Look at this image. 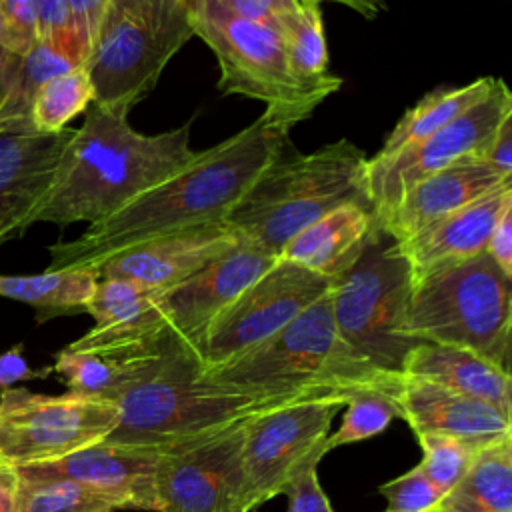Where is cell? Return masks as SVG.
Wrapping results in <instances>:
<instances>
[{
	"instance_id": "obj_1",
	"label": "cell",
	"mask_w": 512,
	"mask_h": 512,
	"mask_svg": "<svg viewBox=\"0 0 512 512\" xmlns=\"http://www.w3.org/2000/svg\"><path fill=\"white\" fill-rule=\"evenodd\" d=\"M288 132L264 112L240 132L200 150L74 240L48 248L46 270H92L146 240L224 222L254 178L284 150Z\"/></svg>"
},
{
	"instance_id": "obj_2",
	"label": "cell",
	"mask_w": 512,
	"mask_h": 512,
	"mask_svg": "<svg viewBox=\"0 0 512 512\" xmlns=\"http://www.w3.org/2000/svg\"><path fill=\"white\" fill-rule=\"evenodd\" d=\"M190 128L192 120L168 132L142 134L128 124V114L90 104L30 224L68 226L106 218L194 158Z\"/></svg>"
},
{
	"instance_id": "obj_3",
	"label": "cell",
	"mask_w": 512,
	"mask_h": 512,
	"mask_svg": "<svg viewBox=\"0 0 512 512\" xmlns=\"http://www.w3.org/2000/svg\"><path fill=\"white\" fill-rule=\"evenodd\" d=\"M114 402L118 424L106 442L162 452L298 400L254 396L212 380L198 352L172 336L146 374Z\"/></svg>"
},
{
	"instance_id": "obj_4",
	"label": "cell",
	"mask_w": 512,
	"mask_h": 512,
	"mask_svg": "<svg viewBox=\"0 0 512 512\" xmlns=\"http://www.w3.org/2000/svg\"><path fill=\"white\" fill-rule=\"evenodd\" d=\"M366 162L368 156L348 138L306 154L282 150L230 208L224 224L278 258L296 234L332 210L350 202L370 208Z\"/></svg>"
},
{
	"instance_id": "obj_5",
	"label": "cell",
	"mask_w": 512,
	"mask_h": 512,
	"mask_svg": "<svg viewBox=\"0 0 512 512\" xmlns=\"http://www.w3.org/2000/svg\"><path fill=\"white\" fill-rule=\"evenodd\" d=\"M236 390L286 400H340L360 390H376L384 372L362 362L338 336L330 294H324L288 326L236 360L204 368Z\"/></svg>"
},
{
	"instance_id": "obj_6",
	"label": "cell",
	"mask_w": 512,
	"mask_h": 512,
	"mask_svg": "<svg viewBox=\"0 0 512 512\" xmlns=\"http://www.w3.org/2000/svg\"><path fill=\"white\" fill-rule=\"evenodd\" d=\"M406 332L470 350L510 372L512 278L486 254L414 280Z\"/></svg>"
},
{
	"instance_id": "obj_7",
	"label": "cell",
	"mask_w": 512,
	"mask_h": 512,
	"mask_svg": "<svg viewBox=\"0 0 512 512\" xmlns=\"http://www.w3.org/2000/svg\"><path fill=\"white\" fill-rule=\"evenodd\" d=\"M192 36L188 0H106L84 62L92 104L128 114Z\"/></svg>"
},
{
	"instance_id": "obj_8",
	"label": "cell",
	"mask_w": 512,
	"mask_h": 512,
	"mask_svg": "<svg viewBox=\"0 0 512 512\" xmlns=\"http://www.w3.org/2000/svg\"><path fill=\"white\" fill-rule=\"evenodd\" d=\"M412 270L396 242L378 230L358 260L330 286L338 336L370 368L400 374L418 344L406 332Z\"/></svg>"
},
{
	"instance_id": "obj_9",
	"label": "cell",
	"mask_w": 512,
	"mask_h": 512,
	"mask_svg": "<svg viewBox=\"0 0 512 512\" xmlns=\"http://www.w3.org/2000/svg\"><path fill=\"white\" fill-rule=\"evenodd\" d=\"M194 36L216 56L218 88L260 100L264 114L290 130L306 120L334 88L294 78L280 34L268 26L228 16L206 0H188Z\"/></svg>"
},
{
	"instance_id": "obj_10",
	"label": "cell",
	"mask_w": 512,
	"mask_h": 512,
	"mask_svg": "<svg viewBox=\"0 0 512 512\" xmlns=\"http://www.w3.org/2000/svg\"><path fill=\"white\" fill-rule=\"evenodd\" d=\"M118 424L112 400L66 392L36 394L24 386L0 392V464L54 462L108 438Z\"/></svg>"
},
{
	"instance_id": "obj_11",
	"label": "cell",
	"mask_w": 512,
	"mask_h": 512,
	"mask_svg": "<svg viewBox=\"0 0 512 512\" xmlns=\"http://www.w3.org/2000/svg\"><path fill=\"white\" fill-rule=\"evenodd\" d=\"M340 400H298L244 424L242 468L252 508L284 494L286 486L324 458Z\"/></svg>"
},
{
	"instance_id": "obj_12",
	"label": "cell",
	"mask_w": 512,
	"mask_h": 512,
	"mask_svg": "<svg viewBox=\"0 0 512 512\" xmlns=\"http://www.w3.org/2000/svg\"><path fill=\"white\" fill-rule=\"evenodd\" d=\"M330 286L332 280L278 258L206 328L198 344L202 366H224L266 342L328 294Z\"/></svg>"
},
{
	"instance_id": "obj_13",
	"label": "cell",
	"mask_w": 512,
	"mask_h": 512,
	"mask_svg": "<svg viewBox=\"0 0 512 512\" xmlns=\"http://www.w3.org/2000/svg\"><path fill=\"white\" fill-rule=\"evenodd\" d=\"M512 114V94L502 78L470 110L442 130L386 158H368L366 180L374 220L378 222L392 204L416 182L454 164L476 160L478 152Z\"/></svg>"
},
{
	"instance_id": "obj_14",
	"label": "cell",
	"mask_w": 512,
	"mask_h": 512,
	"mask_svg": "<svg viewBox=\"0 0 512 512\" xmlns=\"http://www.w3.org/2000/svg\"><path fill=\"white\" fill-rule=\"evenodd\" d=\"M246 422L158 452L156 490L160 512L252 510L242 468Z\"/></svg>"
},
{
	"instance_id": "obj_15",
	"label": "cell",
	"mask_w": 512,
	"mask_h": 512,
	"mask_svg": "<svg viewBox=\"0 0 512 512\" xmlns=\"http://www.w3.org/2000/svg\"><path fill=\"white\" fill-rule=\"evenodd\" d=\"M276 260L262 248L240 240L186 280L158 294V310L166 330L198 352L212 320L268 272Z\"/></svg>"
},
{
	"instance_id": "obj_16",
	"label": "cell",
	"mask_w": 512,
	"mask_h": 512,
	"mask_svg": "<svg viewBox=\"0 0 512 512\" xmlns=\"http://www.w3.org/2000/svg\"><path fill=\"white\" fill-rule=\"evenodd\" d=\"M156 462L158 452L152 448L102 440L54 462L16 470L22 482H76L112 502L116 510L160 512Z\"/></svg>"
},
{
	"instance_id": "obj_17",
	"label": "cell",
	"mask_w": 512,
	"mask_h": 512,
	"mask_svg": "<svg viewBox=\"0 0 512 512\" xmlns=\"http://www.w3.org/2000/svg\"><path fill=\"white\" fill-rule=\"evenodd\" d=\"M160 292L130 280L98 278L86 304L94 326L66 348L108 358L156 350L170 336L158 310Z\"/></svg>"
},
{
	"instance_id": "obj_18",
	"label": "cell",
	"mask_w": 512,
	"mask_h": 512,
	"mask_svg": "<svg viewBox=\"0 0 512 512\" xmlns=\"http://www.w3.org/2000/svg\"><path fill=\"white\" fill-rule=\"evenodd\" d=\"M376 390L392 404L396 418L412 428L414 436L492 440L512 432V420L494 406L426 380L384 374Z\"/></svg>"
},
{
	"instance_id": "obj_19",
	"label": "cell",
	"mask_w": 512,
	"mask_h": 512,
	"mask_svg": "<svg viewBox=\"0 0 512 512\" xmlns=\"http://www.w3.org/2000/svg\"><path fill=\"white\" fill-rule=\"evenodd\" d=\"M70 136L68 128L46 134L34 126H0V246L32 226Z\"/></svg>"
},
{
	"instance_id": "obj_20",
	"label": "cell",
	"mask_w": 512,
	"mask_h": 512,
	"mask_svg": "<svg viewBox=\"0 0 512 512\" xmlns=\"http://www.w3.org/2000/svg\"><path fill=\"white\" fill-rule=\"evenodd\" d=\"M240 238L224 222L164 234L104 260L98 278H120L166 290L236 246Z\"/></svg>"
},
{
	"instance_id": "obj_21",
	"label": "cell",
	"mask_w": 512,
	"mask_h": 512,
	"mask_svg": "<svg viewBox=\"0 0 512 512\" xmlns=\"http://www.w3.org/2000/svg\"><path fill=\"white\" fill-rule=\"evenodd\" d=\"M508 184L512 178L500 176L476 160H466L410 186L376 226L394 242H404L440 218Z\"/></svg>"
},
{
	"instance_id": "obj_22",
	"label": "cell",
	"mask_w": 512,
	"mask_h": 512,
	"mask_svg": "<svg viewBox=\"0 0 512 512\" xmlns=\"http://www.w3.org/2000/svg\"><path fill=\"white\" fill-rule=\"evenodd\" d=\"M512 202V184L482 196L464 208L440 218L404 242H396L406 256L412 278L434 270L460 264L486 252L488 238L502 214Z\"/></svg>"
},
{
	"instance_id": "obj_23",
	"label": "cell",
	"mask_w": 512,
	"mask_h": 512,
	"mask_svg": "<svg viewBox=\"0 0 512 512\" xmlns=\"http://www.w3.org/2000/svg\"><path fill=\"white\" fill-rule=\"evenodd\" d=\"M378 230L372 210L350 202L296 234L278 258L336 280L358 260Z\"/></svg>"
},
{
	"instance_id": "obj_24",
	"label": "cell",
	"mask_w": 512,
	"mask_h": 512,
	"mask_svg": "<svg viewBox=\"0 0 512 512\" xmlns=\"http://www.w3.org/2000/svg\"><path fill=\"white\" fill-rule=\"evenodd\" d=\"M400 374L450 388L494 406L508 418L512 416L510 372L470 350L418 342L406 354Z\"/></svg>"
},
{
	"instance_id": "obj_25",
	"label": "cell",
	"mask_w": 512,
	"mask_h": 512,
	"mask_svg": "<svg viewBox=\"0 0 512 512\" xmlns=\"http://www.w3.org/2000/svg\"><path fill=\"white\" fill-rule=\"evenodd\" d=\"M438 508L446 512H512V432L480 448Z\"/></svg>"
},
{
	"instance_id": "obj_26",
	"label": "cell",
	"mask_w": 512,
	"mask_h": 512,
	"mask_svg": "<svg viewBox=\"0 0 512 512\" xmlns=\"http://www.w3.org/2000/svg\"><path fill=\"white\" fill-rule=\"evenodd\" d=\"M494 84V76H482L466 86L436 88L428 92L424 98H420L412 108L404 112V116L396 122L392 132L386 136L382 148L374 156L386 158L412 144L422 142L424 138L442 130L454 118L470 110L482 98H486Z\"/></svg>"
},
{
	"instance_id": "obj_27",
	"label": "cell",
	"mask_w": 512,
	"mask_h": 512,
	"mask_svg": "<svg viewBox=\"0 0 512 512\" xmlns=\"http://www.w3.org/2000/svg\"><path fill=\"white\" fill-rule=\"evenodd\" d=\"M170 338L172 334L152 352L126 358H108L94 352L64 348L56 354L52 372L62 378V382L68 386V392L106 398L114 402L124 388H128L146 374L152 360L164 350Z\"/></svg>"
},
{
	"instance_id": "obj_28",
	"label": "cell",
	"mask_w": 512,
	"mask_h": 512,
	"mask_svg": "<svg viewBox=\"0 0 512 512\" xmlns=\"http://www.w3.org/2000/svg\"><path fill=\"white\" fill-rule=\"evenodd\" d=\"M98 274L92 270H46L30 276L0 274V296L30 304L38 322L86 312Z\"/></svg>"
},
{
	"instance_id": "obj_29",
	"label": "cell",
	"mask_w": 512,
	"mask_h": 512,
	"mask_svg": "<svg viewBox=\"0 0 512 512\" xmlns=\"http://www.w3.org/2000/svg\"><path fill=\"white\" fill-rule=\"evenodd\" d=\"M278 34L296 80L308 86L340 88L342 80L328 72V44L318 2H300L298 10L282 24Z\"/></svg>"
},
{
	"instance_id": "obj_30",
	"label": "cell",
	"mask_w": 512,
	"mask_h": 512,
	"mask_svg": "<svg viewBox=\"0 0 512 512\" xmlns=\"http://www.w3.org/2000/svg\"><path fill=\"white\" fill-rule=\"evenodd\" d=\"M72 58L38 40L20 56L10 80L0 90V126H32L30 110L38 90L54 76L72 70Z\"/></svg>"
},
{
	"instance_id": "obj_31",
	"label": "cell",
	"mask_w": 512,
	"mask_h": 512,
	"mask_svg": "<svg viewBox=\"0 0 512 512\" xmlns=\"http://www.w3.org/2000/svg\"><path fill=\"white\" fill-rule=\"evenodd\" d=\"M94 102V88L90 76L82 66H74L50 78L36 94L30 120L34 130L54 134L66 128V124L84 112Z\"/></svg>"
},
{
	"instance_id": "obj_32",
	"label": "cell",
	"mask_w": 512,
	"mask_h": 512,
	"mask_svg": "<svg viewBox=\"0 0 512 512\" xmlns=\"http://www.w3.org/2000/svg\"><path fill=\"white\" fill-rule=\"evenodd\" d=\"M416 438L422 448V462L418 466L428 476V480H432V484L442 490L444 496L460 482L480 448L490 442L440 434H420Z\"/></svg>"
},
{
	"instance_id": "obj_33",
	"label": "cell",
	"mask_w": 512,
	"mask_h": 512,
	"mask_svg": "<svg viewBox=\"0 0 512 512\" xmlns=\"http://www.w3.org/2000/svg\"><path fill=\"white\" fill-rule=\"evenodd\" d=\"M114 510L116 508L112 506V502L70 480L22 482L20 512H114Z\"/></svg>"
},
{
	"instance_id": "obj_34",
	"label": "cell",
	"mask_w": 512,
	"mask_h": 512,
	"mask_svg": "<svg viewBox=\"0 0 512 512\" xmlns=\"http://www.w3.org/2000/svg\"><path fill=\"white\" fill-rule=\"evenodd\" d=\"M340 428L328 436L326 450L382 434L396 418L392 404L378 390H360L346 404Z\"/></svg>"
},
{
	"instance_id": "obj_35",
	"label": "cell",
	"mask_w": 512,
	"mask_h": 512,
	"mask_svg": "<svg viewBox=\"0 0 512 512\" xmlns=\"http://www.w3.org/2000/svg\"><path fill=\"white\" fill-rule=\"evenodd\" d=\"M378 490L386 498L384 512H430L438 508L444 498L442 490L428 480L418 464L402 476L382 484Z\"/></svg>"
},
{
	"instance_id": "obj_36",
	"label": "cell",
	"mask_w": 512,
	"mask_h": 512,
	"mask_svg": "<svg viewBox=\"0 0 512 512\" xmlns=\"http://www.w3.org/2000/svg\"><path fill=\"white\" fill-rule=\"evenodd\" d=\"M36 8V24H38V40L54 46L76 64H84L82 52L74 38L66 0H34Z\"/></svg>"
},
{
	"instance_id": "obj_37",
	"label": "cell",
	"mask_w": 512,
	"mask_h": 512,
	"mask_svg": "<svg viewBox=\"0 0 512 512\" xmlns=\"http://www.w3.org/2000/svg\"><path fill=\"white\" fill-rule=\"evenodd\" d=\"M4 40L14 56H24L38 42L34 0H0Z\"/></svg>"
},
{
	"instance_id": "obj_38",
	"label": "cell",
	"mask_w": 512,
	"mask_h": 512,
	"mask_svg": "<svg viewBox=\"0 0 512 512\" xmlns=\"http://www.w3.org/2000/svg\"><path fill=\"white\" fill-rule=\"evenodd\" d=\"M220 12L268 26L280 32L282 24L298 10V0H206Z\"/></svg>"
},
{
	"instance_id": "obj_39",
	"label": "cell",
	"mask_w": 512,
	"mask_h": 512,
	"mask_svg": "<svg viewBox=\"0 0 512 512\" xmlns=\"http://www.w3.org/2000/svg\"><path fill=\"white\" fill-rule=\"evenodd\" d=\"M104 6H106V0H66L70 26L84 62L92 50L98 24L104 14Z\"/></svg>"
},
{
	"instance_id": "obj_40",
	"label": "cell",
	"mask_w": 512,
	"mask_h": 512,
	"mask_svg": "<svg viewBox=\"0 0 512 512\" xmlns=\"http://www.w3.org/2000/svg\"><path fill=\"white\" fill-rule=\"evenodd\" d=\"M316 468L318 466L304 470L286 486L284 494L288 496V512H332Z\"/></svg>"
},
{
	"instance_id": "obj_41",
	"label": "cell",
	"mask_w": 512,
	"mask_h": 512,
	"mask_svg": "<svg viewBox=\"0 0 512 512\" xmlns=\"http://www.w3.org/2000/svg\"><path fill=\"white\" fill-rule=\"evenodd\" d=\"M476 162L492 168L500 176L512 178V114L502 120V124L478 152Z\"/></svg>"
},
{
	"instance_id": "obj_42",
	"label": "cell",
	"mask_w": 512,
	"mask_h": 512,
	"mask_svg": "<svg viewBox=\"0 0 512 512\" xmlns=\"http://www.w3.org/2000/svg\"><path fill=\"white\" fill-rule=\"evenodd\" d=\"M22 350H24V344H16L0 354V392L14 388V384L18 382L46 378L52 372V366H46L40 370L30 368Z\"/></svg>"
},
{
	"instance_id": "obj_43",
	"label": "cell",
	"mask_w": 512,
	"mask_h": 512,
	"mask_svg": "<svg viewBox=\"0 0 512 512\" xmlns=\"http://www.w3.org/2000/svg\"><path fill=\"white\" fill-rule=\"evenodd\" d=\"M486 254L512 278V202L502 210L486 244Z\"/></svg>"
},
{
	"instance_id": "obj_44",
	"label": "cell",
	"mask_w": 512,
	"mask_h": 512,
	"mask_svg": "<svg viewBox=\"0 0 512 512\" xmlns=\"http://www.w3.org/2000/svg\"><path fill=\"white\" fill-rule=\"evenodd\" d=\"M22 482L18 470L8 464H0V512H20Z\"/></svg>"
},
{
	"instance_id": "obj_45",
	"label": "cell",
	"mask_w": 512,
	"mask_h": 512,
	"mask_svg": "<svg viewBox=\"0 0 512 512\" xmlns=\"http://www.w3.org/2000/svg\"><path fill=\"white\" fill-rule=\"evenodd\" d=\"M298 2H304V0H298ZM310 2H336V4H342L346 8H352L354 12H358L360 16L372 20L376 18L378 14H382L386 10V0H310Z\"/></svg>"
},
{
	"instance_id": "obj_46",
	"label": "cell",
	"mask_w": 512,
	"mask_h": 512,
	"mask_svg": "<svg viewBox=\"0 0 512 512\" xmlns=\"http://www.w3.org/2000/svg\"><path fill=\"white\" fill-rule=\"evenodd\" d=\"M20 56H14L4 40V26H2V18H0V90L6 86V82L10 80L16 64H18Z\"/></svg>"
},
{
	"instance_id": "obj_47",
	"label": "cell",
	"mask_w": 512,
	"mask_h": 512,
	"mask_svg": "<svg viewBox=\"0 0 512 512\" xmlns=\"http://www.w3.org/2000/svg\"><path fill=\"white\" fill-rule=\"evenodd\" d=\"M430 512H446V510H440V508H434V510H430Z\"/></svg>"
}]
</instances>
